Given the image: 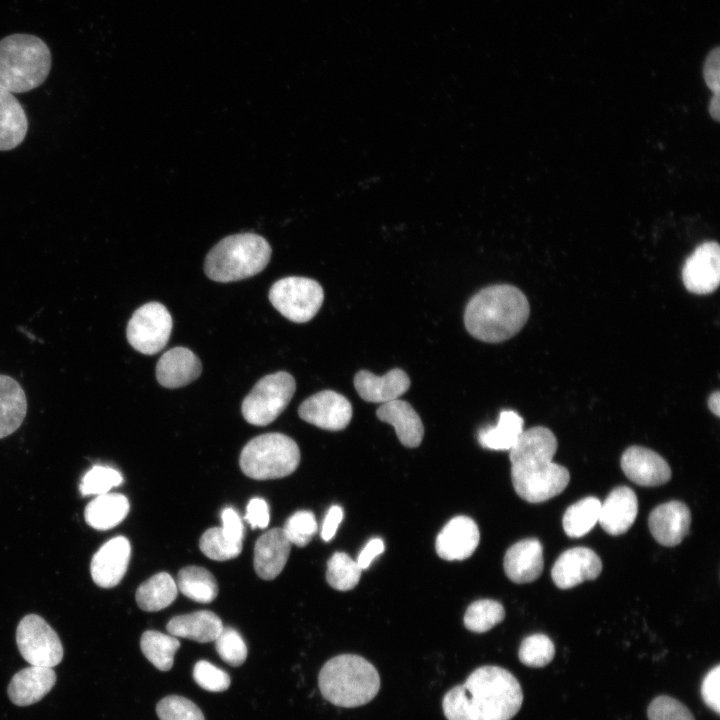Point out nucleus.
<instances>
[{"label": "nucleus", "mask_w": 720, "mask_h": 720, "mask_svg": "<svg viewBox=\"0 0 720 720\" xmlns=\"http://www.w3.org/2000/svg\"><path fill=\"white\" fill-rule=\"evenodd\" d=\"M523 692L508 670L486 665L474 670L462 685L450 689L442 708L447 720H510L520 710Z\"/></svg>", "instance_id": "1"}, {"label": "nucleus", "mask_w": 720, "mask_h": 720, "mask_svg": "<svg viewBox=\"0 0 720 720\" xmlns=\"http://www.w3.org/2000/svg\"><path fill=\"white\" fill-rule=\"evenodd\" d=\"M555 434L544 426L523 431L509 450L511 478L517 495L530 503L560 494L570 480L569 471L552 462L557 450Z\"/></svg>", "instance_id": "2"}, {"label": "nucleus", "mask_w": 720, "mask_h": 720, "mask_svg": "<svg viewBox=\"0 0 720 720\" xmlns=\"http://www.w3.org/2000/svg\"><path fill=\"white\" fill-rule=\"evenodd\" d=\"M530 305L525 294L510 284L477 292L466 305L464 324L471 336L488 343L506 341L526 324Z\"/></svg>", "instance_id": "3"}, {"label": "nucleus", "mask_w": 720, "mask_h": 720, "mask_svg": "<svg viewBox=\"0 0 720 720\" xmlns=\"http://www.w3.org/2000/svg\"><path fill=\"white\" fill-rule=\"evenodd\" d=\"M318 686L324 699L333 705L354 708L374 699L380 689V676L365 658L342 654L323 665Z\"/></svg>", "instance_id": "4"}, {"label": "nucleus", "mask_w": 720, "mask_h": 720, "mask_svg": "<svg viewBox=\"0 0 720 720\" xmlns=\"http://www.w3.org/2000/svg\"><path fill=\"white\" fill-rule=\"evenodd\" d=\"M51 52L32 34L15 33L0 40V88L24 93L39 87L49 75Z\"/></svg>", "instance_id": "5"}, {"label": "nucleus", "mask_w": 720, "mask_h": 720, "mask_svg": "<svg viewBox=\"0 0 720 720\" xmlns=\"http://www.w3.org/2000/svg\"><path fill=\"white\" fill-rule=\"evenodd\" d=\"M271 246L255 233H239L220 240L207 254L204 272L216 282L228 283L252 277L269 263Z\"/></svg>", "instance_id": "6"}, {"label": "nucleus", "mask_w": 720, "mask_h": 720, "mask_svg": "<svg viewBox=\"0 0 720 720\" xmlns=\"http://www.w3.org/2000/svg\"><path fill=\"white\" fill-rule=\"evenodd\" d=\"M300 462L296 442L282 433H266L251 439L242 449V472L256 480L277 479L292 474Z\"/></svg>", "instance_id": "7"}, {"label": "nucleus", "mask_w": 720, "mask_h": 720, "mask_svg": "<svg viewBox=\"0 0 720 720\" xmlns=\"http://www.w3.org/2000/svg\"><path fill=\"white\" fill-rule=\"evenodd\" d=\"M295 390L293 376L285 371L262 377L242 402L244 419L256 426L270 424L284 411Z\"/></svg>", "instance_id": "8"}, {"label": "nucleus", "mask_w": 720, "mask_h": 720, "mask_svg": "<svg viewBox=\"0 0 720 720\" xmlns=\"http://www.w3.org/2000/svg\"><path fill=\"white\" fill-rule=\"evenodd\" d=\"M324 299L321 285L310 278L290 276L276 281L270 288L269 300L285 318L296 323L311 320Z\"/></svg>", "instance_id": "9"}, {"label": "nucleus", "mask_w": 720, "mask_h": 720, "mask_svg": "<svg viewBox=\"0 0 720 720\" xmlns=\"http://www.w3.org/2000/svg\"><path fill=\"white\" fill-rule=\"evenodd\" d=\"M16 642L21 656L32 666L53 668L63 658L59 636L36 614L21 619L16 630Z\"/></svg>", "instance_id": "10"}, {"label": "nucleus", "mask_w": 720, "mask_h": 720, "mask_svg": "<svg viewBox=\"0 0 720 720\" xmlns=\"http://www.w3.org/2000/svg\"><path fill=\"white\" fill-rule=\"evenodd\" d=\"M172 324V317L163 304L146 303L131 316L126 329L127 340L140 353L156 354L166 346Z\"/></svg>", "instance_id": "11"}, {"label": "nucleus", "mask_w": 720, "mask_h": 720, "mask_svg": "<svg viewBox=\"0 0 720 720\" xmlns=\"http://www.w3.org/2000/svg\"><path fill=\"white\" fill-rule=\"evenodd\" d=\"M298 414L304 421L321 429L338 431L350 423L353 410L346 397L324 390L305 399L298 408Z\"/></svg>", "instance_id": "12"}, {"label": "nucleus", "mask_w": 720, "mask_h": 720, "mask_svg": "<svg viewBox=\"0 0 720 720\" xmlns=\"http://www.w3.org/2000/svg\"><path fill=\"white\" fill-rule=\"evenodd\" d=\"M685 288L697 295L714 292L720 283V247L707 241L696 247L682 268Z\"/></svg>", "instance_id": "13"}, {"label": "nucleus", "mask_w": 720, "mask_h": 720, "mask_svg": "<svg viewBox=\"0 0 720 720\" xmlns=\"http://www.w3.org/2000/svg\"><path fill=\"white\" fill-rule=\"evenodd\" d=\"M602 571L599 556L587 547L564 551L555 561L551 576L557 587L569 589L586 580L596 579Z\"/></svg>", "instance_id": "14"}, {"label": "nucleus", "mask_w": 720, "mask_h": 720, "mask_svg": "<svg viewBox=\"0 0 720 720\" xmlns=\"http://www.w3.org/2000/svg\"><path fill=\"white\" fill-rule=\"evenodd\" d=\"M620 464L624 474L640 486L663 485L671 478V469L666 460L642 446L628 447L622 454Z\"/></svg>", "instance_id": "15"}, {"label": "nucleus", "mask_w": 720, "mask_h": 720, "mask_svg": "<svg viewBox=\"0 0 720 720\" xmlns=\"http://www.w3.org/2000/svg\"><path fill=\"white\" fill-rule=\"evenodd\" d=\"M130 555V542L123 536L104 543L91 560L90 572L93 581L102 588L116 586L127 571Z\"/></svg>", "instance_id": "16"}, {"label": "nucleus", "mask_w": 720, "mask_h": 720, "mask_svg": "<svg viewBox=\"0 0 720 720\" xmlns=\"http://www.w3.org/2000/svg\"><path fill=\"white\" fill-rule=\"evenodd\" d=\"M480 533L477 524L467 516L452 518L436 538L435 549L444 560H464L477 548Z\"/></svg>", "instance_id": "17"}, {"label": "nucleus", "mask_w": 720, "mask_h": 720, "mask_svg": "<svg viewBox=\"0 0 720 720\" xmlns=\"http://www.w3.org/2000/svg\"><path fill=\"white\" fill-rule=\"evenodd\" d=\"M691 524L689 508L681 501L673 500L655 507L648 518L649 530L654 539L663 546H676L688 534Z\"/></svg>", "instance_id": "18"}, {"label": "nucleus", "mask_w": 720, "mask_h": 720, "mask_svg": "<svg viewBox=\"0 0 720 720\" xmlns=\"http://www.w3.org/2000/svg\"><path fill=\"white\" fill-rule=\"evenodd\" d=\"M354 387L358 395L367 402L387 403L399 399L410 387V379L399 368L377 376L368 370H360L354 376Z\"/></svg>", "instance_id": "19"}, {"label": "nucleus", "mask_w": 720, "mask_h": 720, "mask_svg": "<svg viewBox=\"0 0 720 720\" xmlns=\"http://www.w3.org/2000/svg\"><path fill=\"white\" fill-rule=\"evenodd\" d=\"M543 547L538 539L527 538L513 544L504 556V571L518 584L533 582L543 571Z\"/></svg>", "instance_id": "20"}, {"label": "nucleus", "mask_w": 720, "mask_h": 720, "mask_svg": "<svg viewBox=\"0 0 720 720\" xmlns=\"http://www.w3.org/2000/svg\"><path fill=\"white\" fill-rule=\"evenodd\" d=\"M291 545L282 528L262 534L254 546V569L258 576L264 580L276 578L288 560Z\"/></svg>", "instance_id": "21"}, {"label": "nucleus", "mask_w": 720, "mask_h": 720, "mask_svg": "<svg viewBox=\"0 0 720 720\" xmlns=\"http://www.w3.org/2000/svg\"><path fill=\"white\" fill-rule=\"evenodd\" d=\"M202 371L200 359L188 348L174 347L156 365V378L166 388H179L196 380Z\"/></svg>", "instance_id": "22"}, {"label": "nucleus", "mask_w": 720, "mask_h": 720, "mask_svg": "<svg viewBox=\"0 0 720 720\" xmlns=\"http://www.w3.org/2000/svg\"><path fill=\"white\" fill-rule=\"evenodd\" d=\"M638 512L635 492L627 486L614 488L601 503L599 520L601 527L610 535L625 533L634 523Z\"/></svg>", "instance_id": "23"}, {"label": "nucleus", "mask_w": 720, "mask_h": 720, "mask_svg": "<svg viewBox=\"0 0 720 720\" xmlns=\"http://www.w3.org/2000/svg\"><path fill=\"white\" fill-rule=\"evenodd\" d=\"M53 668L30 666L18 671L8 685V696L17 706H29L40 701L55 685Z\"/></svg>", "instance_id": "24"}, {"label": "nucleus", "mask_w": 720, "mask_h": 720, "mask_svg": "<svg viewBox=\"0 0 720 720\" xmlns=\"http://www.w3.org/2000/svg\"><path fill=\"white\" fill-rule=\"evenodd\" d=\"M378 419L394 427L399 441L406 447H417L424 436L418 413L406 401L395 399L383 403L376 411Z\"/></svg>", "instance_id": "25"}, {"label": "nucleus", "mask_w": 720, "mask_h": 720, "mask_svg": "<svg viewBox=\"0 0 720 720\" xmlns=\"http://www.w3.org/2000/svg\"><path fill=\"white\" fill-rule=\"evenodd\" d=\"M223 627L221 619L215 613L207 610L175 616L166 626L172 636L200 643L214 641Z\"/></svg>", "instance_id": "26"}, {"label": "nucleus", "mask_w": 720, "mask_h": 720, "mask_svg": "<svg viewBox=\"0 0 720 720\" xmlns=\"http://www.w3.org/2000/svg\"><path fill=\"white\" fill-rule=\"evenodd\" d=\"M28 130L25 111L13 93L0 88V151L19 146Z\"/></svg>", "instance_id": "27"}, {"label": "nucleus", "mask_w": 720, "mask_h": 720, "mask_svg": "<svg viewBox=\"0 0 720 720\" xmlns=\"http://www.w3.org/2000/svg\"><path fill=\"white\" fill-rule=\"evenodd\" d=\"M27 411L24 390L16 380L0 375V439L15 432Z\"/></svg>", "instance_id": "28"}, {"label": "nucleus", "mask_w": 720, "mask_h": 720, "mask_svg": "<svg viewBox=\"0 0 720 720\" xmlns=\"http://www.w3.org/2000/svg\"><path fill=\"white\" fill-rule=\"evenodd\" d=\"M129 501L123 494L105 493L96 496L85 507L87 524L97 530H107L121 523L129 512Z\"/></svg>", "instance_id": "29"}, {"label": "nucleus", "mask_w": 720, "mask_h": 720, "mask_svg": "<svg viewBox=\"0 0 720 720\" xmlns=\"http://www.w3.org/2000/svg\"><path fill=\"white\" fill-rule=\"evenodd\" d=\"M524 426L523 418L513 410H502L495 426L478 432L479 444L489 450H510L518 441Z\"/></svg>", "instance_id": "30"}, {"label": "nucleus", "mask_w": 720, "mask_h": 720, "mask_svg": "<svg viewBox=\"0 0 720 720\" xmlns=\"http://www.w3.org/2000/svg\"><path fill=\"white\" fill-rule=\"evenodd\" d=\"M177 590V584L171 575L160 572L138 587L135 598L142 610L154 612L169 606L175 600Z\"/></svg>", "instance_id": "31"}, {"label": "nucleus", "mask_w": 720, "mask_h": 720, "mask_svg": "<svg viewBox=\"0 0 720 720\" xmlns=\"http://www.w3.org/2000/svg\"><path fill=\"white\" fill-rule=\"evenodd\" d=\"M177 588L187 598L200 603H210L218 594V585L213 574L199 566L182 568L177 576Z\"/></svg>", "instance_id": "32"}, {"label": "nucleus", "mask_w": 720, "mask_h": 720, "mask_svg": "<svg viewBox=\"0 0 720 720\" xmlns=\"http://www.w3.org/2000/svg\"><path fill=\"white\" fill-rule=\"evenodd\" d=\"M140 647L144 656L157 669L169 671L173 666L174 656L180 647V642L175 636L148 630L141 636Z\"/></svg>", "instance_id": "33"}, {"label": "nucleus", "mask_w": 720, "mask_h": 720, "mask_svg": "<svg viewBox=\"0 0 720 720\" xmlns=\"http://www.w3.org/2000/svg\"><path fill=\"white\" fill-rule=\"evenodd\" d=\"M601 502L589 496L567 508L563 515V529L569 537H581L590 532L599 520Z\"/></svg>", "instance_id": "34"}, {"label": "nucleus", "mask_w": 720, "mask_h": 720, "mask_svg": "<svg viewBox=\"0 0 720 720\" xmlns=\"http://www.w3.org/2000/svg\"><path fill=\"white\" fill-rule=\"evenodd\" d=\"M505 618L504 607L491 599H481L470 604L464 615L465 627L476 633H483Z\"/></svg>", "instance_id": "35"}, {"label": "nucleus", "mask_w": 720, "mask_h": 720, "mask_svg": "<svg viewBox=\"0 0 720 720\" xmlns=\"http://www.w3.org/2000/svg\"><path fill=\"white\" fill-rule=\"evenodd\" d=\"M362 569L345 552L334 553L327 563L326 580L336 590L353 589L360 580Z\"/></svg>", "instance_id": "36"}, {"label": "nucleus", "mask_w": 720, "mask_h": 720, "mask_svg": "<svg viewBox=\"0 0 720 720\" xmlns=\"http://www.w3.org/2000/svg\"><path fill=\"white\" fill-rule=\"evenodd\" d=\"M199 547L203 554L216 561L237 557L242 551V542L229 539L221 527L206 530L200 538Z\"/></svg>", "instance_id": "37"}, {"label": "nucleus", "mask_w": 720, "mask_h": 720, "mask_svg": "<svg viewBox=\"0 0 720 720\" xmlns=\"http://www.w3.org/2000/svg\"><path fill=\"white\" fill-rule=\"evenodd\" d=\"M555 654L552 640L544 634H533L520 644L519 660L528 667L540 668L548 665Z\"/></svg>", "instance_id": "38"}, {"label": "nucleus", "mask_w": 720, "mask_h": 720, "mask_svg": "<svg viewBox=\"0 0 720 720\" xmlns=\"http://www.w3.org/2000/svg\"><path fill=\"white\" fill-rule=\"evenodd\" d=\"M121 473L111 467L94 466L82 478L80 492L83 496L102 495L108 493L113 487L121 485Z\"/></svg>", "instance_id": "39"}, {"label": "nucleus", "mask_w": 720, "mask_h": 720, "mask_svg": "<svg viewBox=\"0 0 720 720\" xmlns=\"http://www.w3.org/2000/svg\"><path fill=\"white\" fill-rule=\"evenodd\" d=\"M156 713L160 720H205L194 702L179 695L161 699L156 706Z\"/></svg>", "instance_id": "40"}, {"label": "nucleus", "mask_w": 720, "mask_h": 720, "mask_svg": "<svg viewBox=\"0 0 720 720\" xmlns=\"http://www.w3.org/2000/svg\"><path fill=\"white\" fill-rule=\"evenodd\" d=\"M215 641L216 651L227 664L237 667L247 658V646L237 630L223 627Z\"/></svg>", "instance_id": "41"}, {"label": "nucleus", "mask_w": 720, "mask_h": 720, "mask_svg": "<svg viewBox=\"0 0 720 720\" xmlns=\"http://www.w3.org/2000/svg\"><path fill=\"white\" fill-rule=\"evenodd\" d=\"M282 529L291 544L304 547L316 534L318 525L311 511L300 510L286 520Z\"/></svg>", "instance_id": "42"}, {"label": "nucleus", "mask_w": 720, "mask_h": 720, "mask_svg": "<svg viewBox=\"0 0 720 720\" xmlns=\"http://www.w3.org/2000/svg\"><path fill=\"white\" fill-rule=\"evenodd\" d=\"M647 716L649 720H695L683 703L667 695L658 696L651 701Z\"/></svg>", "instance_id": "43"}, {"label": "nucleus", "mask_w": 720, "mask_h": 720, "mask_svg": "<svg viewBox=\"0 0 720 720\" xmlns=\"http://www.w3.org/2000/svg\"><path fill=\"white\" fill-rule=\"evenodd\" d=\"M193 678L203 689L210 692H222L229 688L230 676L212 663L200 660L193 668Z\"/></svg>", "instance_id": "44"}, {"label": "nucleus", "mask_w": 720, "mask_h": 720, "mask_svg": "<svg viewBox=\"0 0 720 720\" xmlns=\"http://www.w3.org/2000/svg\"><path fill=\"white\" fill-rule=\"evenodd\" d=\"M720 666L716 665L704 677L701 696L705 704L717 714L720 713Z\"/></svg>", "instance_id": "45"}, {"label": "nucleus", "mask_w": 720, "mask_h": 720, "mask_svg": "<svg viewBox=\"0 0 720 720\" xmlns=\"http://www.w3.org/2000/svg\"><path fill=\"white\" fill-rule=\"evenodd\" d=\"M244 518L252 529L266 528L270 520L267 502L262 498H252L247 504Z\"/></svg>", "instance_id": "46"}, {"label": "nucleus", "mask_w": 720, "mask_h": 720, "mask_svg": "<svg viewBox=\"0 0 720 720\" xmlns=\"http://www.w3.org/2000/svg\"><path fill=\"white\" fill-rule=\"evenodd\" d=\"M222 531L231 540L242 542L244 526L238 513L231 507L225 508L221 513Z\"/></svg>", "instance_id": "47"}, {"label": "nucleus", "mask_w": 720, "mask_h": 720, "mask_svg": "<svg viewBox=\"0 0 720 720\" xmlns=\"http://www.w3.org/2000/svg\"><path fill=\"white\" fill-rule=\"evenodd\" d=\"M719 65V48H715L707 56L703 69L704 80L714 94L720 90Z\"/></svg>", "instance_id": "48"}, {"label": "nucleus", "mask_w": 720, "mask_h": 720, "mask_svg": "<svg viewBox=\"0 0 720 720\" xmlns=\"http://www.w3.org/2000/svg\"><path fill=\"white\" fill-rule=\"evenodd\" d=\"M342 519V508L338 505L331 506L327 511L322 523L321 537L324 541L328 542L334 537Z\"/></svg>", "instance_id": "49"}, {"label": "nucleus", "mask_w": 720, "mask_h": 720, "mask_svg": "<svg viewBox=\"0 0 720 720\" xmlns=\"http://www.w3.org/2000/svg\"><path fill=\"white\" fill-rule=\"evenodd\" d=\"M385 549L384 542L380 538H372L359 553L356 562L359 567L367 569L375 557L380 555Z\"/></svg>", "instance_id": "50"}, {"label": "nucleus", "mask_w": 720, "mask_h": 720, "mask_svg": "<svg viewBox=\"0 0 720 720\" xmlns=\"http://www.w3.org/2000/svg\"><path fill=\"white\" fill-rule=\"evenodd\" d=\"M708 110H709L710 116L715 121H719V119H720V97H719V94H713V96L711 97L710 102H709Z\"/></svg>", "instance_id": "51"}, {"label": "nucleus", "mask_w": 720, "mask_h": 720, "mask_svg": "<svg viewBox=\"0 0 720 720\" xmlns=\"http://www.w3.org/2000/svg\"><path fill=\"white\" fill-rule=\"evenodd\" d=\"M708 408L709 410L714 413L717 417L720 415V392L715 391L710 394L708 398Z\"/></svg>", "instance_id": "52"}]
</instances>
